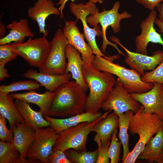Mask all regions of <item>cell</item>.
<instances>
[{
  "instance_id": "1f68e13d",
  "label": "cell",
  "mask_w": 163,
  "mask_h": 163,
  "mask_svg": "<svg viewBox=\"0 0 163 163\" xmlns=\"http://www.w3.org/2000/svg\"><path fill=\"white\" fill-rule=\"evenodd\" d=\"M141 79L145 83L163 84V60L153 70L145 73L141 77Z\"/></svg>"
},
{
  "instance_id": "4fadbf2b",
  "label": "cell",
  "mask_w": 163,
  "mask_h": 163,
  "mask_svg": "<svg viewBox=\"0 0 163 163\" xmlns=\"http://www.w3.org/2000/svg\"><path fill=\"white\" fill-rule=\"evenodd\" d=\"M77 21H67L63 32L68 44L72 46L81 55L85 64H91L94 60V53L91 47L85 40L84 34L81 33L76 26Z\"/></svg>"
},
{
  "instance_id": "6da1fadb",
  "label": "cell",
  "mask_w": 163,
  "mask_h": 163,
  "mask_svg": "<svg viewBox=\"0 0 163 163\" xmlns=\"http://www.w3.org/2000/svg\"><path fill=\"white\" fill-rule=\"evenodd\" d=\"M54 92L55 95L48 115L68 117L85 111L87 98L86 92L75 81H69Z\"/></svg>"
},
{
  "instance_id": "44dd1931",
  "label": "cell",
  "mask_w": 163,
  "mask_h": 163,
  "mask_svg": "<svg viewBox=\"0 0 163 163\" xmlns=\"http://www.w3.org/2000/svg\"><path fill=\"white\" fill-rule=\"evenodd\" d=\"M102 114L99 112L94 113L85 112L66 118H56L49 115L45 117L44 118L51 123L50 126L59 134L81 123L93 122Z\"/></svg>"
},
{
  "instance_id": "7c38bea8",
  "label": "cell",
  "mask_w": 163,
  "mask_h": 163,
  "mask_svg": "<svg viewBox=\"0 0 163 163\" xmlns=\"http://www.w3.org/2000/svg\"><path fill=\"white\" fill-rule=\"evenodd\" d=\"M112 40L120 45L126 52L127 56L124 61L129 66L143 76L146 70H152L163 60V51H155L151 56L131 52L123 45L119 40L114 37Z\"/></svg>"
},
{
  "instance_id": "e575fe53",
  "label": "cell",
  "mask_w": 163,
  "mask_h": 163,
  "mask_svg": "<svg viewBox=\"0 0 163 163\" xmlns=\"http://www.w3.org/2000/svg\"><path fill=\"white\" fill-rule=\"evenodd\" d=\"M98 145V154L96 163H109L110 158L109 156V147L110 142L105 145H102L97 140H94Z\"/></svg>"
},
{
  "instance_id": "2e32d148",
  "label": "cell",
  "mask_w": 163,
  "mask_h": 163,
  "mask_svg": "<svg viewBox=\"0 0 163 163\" xmlns=\"http://www.w3.org/2000/svg\"><path fill=\"white\" fill-rule=\"evenodd\" d=\"M11 129L14 135L13 143L20 153L19 163H30L27 154L35 139V131L22 123L16 124Z\"/></svg>"
},
{
  "instance_id": "7a4b0ae2",
  "label": "cell",
  "mask_w": 163,
  "mask_h": 163,
  "mask_svg": "<svg viewBox=\"0 0 163 163\" xmlns=\"http://www.w3.org/2000/svg\"><path fill=\"white\" fill-rule=\"evenodd\" d=\"M84 79L89 90L87 96L85 111L92 113L98 112L109 92L117 80L113 75L100 71L92 65L84 63L82 68Z\"/></svg>"
},
{
  "instance_id": "484cf974",
  "label": "cell",
  "mask_w": 163,
  "mask_h": 163,
  "mask_svg": "<svg viewBox=\"0 0 163 163\" xmlns=\"http://www.w3.org/2000/svg\"><path fill=\"white\" fill-rule=\"evenodd\" d=\"M13 99L9 93H0V115L8 121L10 129L18 123H24Z\"/></svg>"
},
{
  "instance_id": "7402d4cb",
  "label": "cell",
  "mask_w": 163,
  "mask_h": 163,
  "mask_svg": "<svg viewBox=\"0 0 163 163\" xmlns=\"http://www.w3.org/2000/svg\"><path fill=\"white\" fill-rule=\"evenodd\" d=\"M6 27L9 29V33L0 39V45L10 44L12 42L16 43H22L26 37H32L35 36L29 27L27 20L25 18L20 19L18 21H13Z\"/></svg>"
},
{
  "instance_id": "d590c367",
  "label": "cell",
  "mask_w": 163,
  "mask_h": 163,
  "mask_svg": "<svg viewBox=\"0 0 163 163\" xmlns=\"http://www.w3.org/2000/svg\"><path fill=\"white\" fill-rule=\"evenodd\" d=\"M48 163H71L64 152L60 150H53L48 158Z\"/></svg>"
},
{
  "instance_id": "5bb4252c",
  "label": "cell",
  "mask_w": 163,
  "mask_h": 163,
  "mask_svg": "<svg viewBox=\"0 0 163 163\" xmlns=\"http://www.w3.org/2000/svg\"><path fill=\"white\" fill-rule=\"evenodd\" d=\"M153 84L152 88L147 91L129 94L143 106L144 112L156 114L163 120V84Z\"/></svg>"
},
{
  "instance_id": "7bdbcfd3",
  "label": "cell",
  "mask_w": 163,
  "mask_h": 163,
  "mask_svg": "<svg viewBox=\"0 0 163 163\" xmlns=\"http://www.w3.org/2000/svg\"><path fill=\"white\" fill-rule=\"evenodd\" d=\"M89 1L95 4L97 2L100 4H102L103 3V0H88Z\"/></svg>"
},
{
  "instance_id": "f1b7e54d",
  "label": "cell",
  "mask_w": 163,
  "mask_h": 163,
  "mask_svg": "<svg viewBox=\"0 0 163 163\" xmlns=\"http://www.w3.org/2000/svg\"><path fill=\"white\" fill-rule=\"evenodd\" d=\"M40 86V84L35 81H19L13 82L8 85H1L0 93L9 94L21 90H35L38 89Z\"/></svg>"
},
{
  "instance_id": "30bf717a",
  "label": "cell",
  "mask_w": 163,
  "mask_h": 163,
  "mask_svg": "<svg viewBox=\"0 0 163 163\" xmlns=\"http://www.w3.org/2000/svg\"><path fill=\"white\" fill-rule=\"evenodd\" d=\"M35 131L36 139L28 151L27 159L30 163H48L58 133L50 126Z\"/></svg>"
},
{
  "instance_id": "836d02e7",
  "label": "cell",
  "mask_w": 163,
  "mask_h": 163,
  "mask_svg": "<svg viewBox=\"0 0 163 163\" xmlns=\"http://www.w3.org/2000/svg\"><path fill=\"white\" fill-rule=\"evenodd\" d=\"M6 119L0 115V139L4 142H13L14 135L12 130L8 129Z\"/></svg>"
},
{
  "instance_id": "52a82bcc",
  "label": "cell",
  "mask_w": 163,
  "mask_h": 163,
  "mask_svg": "<svg viewBox=\"0 0 163 163\" xmlns=\"http://www.w3.org/2000/svg\"><path fill=\"white\" fill-rule=\"evenodd\" d=\"M11 48L31 66L41 68L45 63L50 51L51 42L43 36L32 39L29 37L25 42L10 43Z\"/></svg>"
},
{
  "instance_id": "5b68a950",
  "label": "cell",
  "mask_w": 163,
  "mask_h": 163,
  "mask_svg": "<svg viewBox=\"0 0 163 163\" xmlns=\"http://www.w3.org/2000/svg\"><path fill=\"white\" fill-rule=\"evenodd\" d=\"M112 110H109L92 122H83L58 134L53 150L73 149L79 151L86 150L88 137L93 127L99 120L105 117Z\"/></svg>"
},
{
  "instance_id": "4316f807",
  "label": "cell",
  "mask_w": 163,
  "mask_h": 163,
  "mask_svg": "<svg viewBox=\"0 0 163 163\" xmlns=\"http://www.w3.org/2000/svg\"><path fill=\"white\" fill-rule=\"evenodd\" d=\"M134 112L129 110L118 115L119 117V137L123 146L122 163L130 152L129 148V137L128 130L130 121L134 115Z\"/></svg>"
},
{
  "instance_id": "74e56055",
  "label": "cell",
  "mask_w": 163,
  "mask_h": 163,
  "mask_svg": "<svg viewBox=\"0 0 163 163\" xmlns=\"http://www.w3.org/2000/svg\"><path fill=\"white\" fill-rule=\"evenodd\" d=\"M5 66L0 65V81H3L6 78L10 76L8 73L7 69L5 68Z\"/></svg>"
},
{
  "instance_id": "ffe728a7",
  "label": "cell",
  "mask_w": 163,
  "mask_h": 163,
  "mask_svg": "<svg viewBox=\"0 0 163 163\" xmlns=\"http://www.w3.org/2000/svg\"><path fill=\"white\" fill-rule=\"evenodd\" d=\"M23 75L26 78L34 80L38 82L41 86L52 92L69 81L72 78L70 73L61 75H52L40 72H38L32 69L27 70Z\"/></svg>"
},
{
  "instance_id": "3957f363",
  "label": "cell",
  "mask_w": 163,
  "mask_h": 163,
  "mask_svg": "<svg viewBox=\"0 0 163 163\" xmlns=\"http://www.w3.org/2000/svg\"><path fill=\"white\" fill-rule=\"evenodd\" d=\"M141 105L139 110L133 115L129 124L128 130L131 135L137 134L138 142L123 163H133L146 144L153 135L162 128V120L157 114L144 112Z\"/></svg>"
},
{
  "instance_id": "603a6c76",
  "label": "cell",
  "mask_w": 163,
  "mask_h": 163,
  "mask_svg": "<svg viewBox=\"0 0 163 163\" xmlns=\"http://www.w3.org/2000/svg\"><path fill=\"white\" fill-rule=\"evenodd\" d=\"M13 99L24 101L28 103L37 105L43 117L48 115V113L55 95L54 91H46L43 94L37 93L34 90L29 91L23 93H10Z\"/></svg>"
},
{
  "instance_id": "83f0119b",
  "label": "cell",
  "mask_w": 163,
  "mask_h": 163,
  "mask_svg": "<svg viewBox=\"0 0 163 163\" xmlns=\"http://www.w3.org/2000/svg\"><path fill=\"white\" fill-rule=\"evenodd\" d=\"M64 152L71 163H96L98 150L97 149L90 152L69 149L66 150Z\"/></svg>"
},
{
  "instance_id": "ba28073f",
  "label": "cell",
  "mask_w": 163,
  "mask_h": 163,
  "mask_svg": "<svg viewBox=\"0 0 163 163\" xmlns=\"http://www.w3.org/2000/svg\"><path fill=\"white\" fill-rule=\"evenodd\" d=\"M69 6L70 11L76 17V21L80 20L82 22L85 38L92 49L94 54L113 61L116 59L115 56H107L104 55L97 44L96 36H102L100 27L98 25L92 28L87 24V17L89 15L99 12L95 4L89 1L85 4L81 2L76 4L72 2L70 3Z\"/></svg>"
},
{
  "instance_id": "8d00e7d4",
  "label": "cell",
  "mask_w": 163,
  "mask_h": 163,
  "mask_svg": "<svg viewBox=\"0 0 163 163\" xmlns=\"http://www.w3.org/2000/svg\"><path fill=\"white\" fill-rule=\"evenodd\" d=\"M136 2L142 5L145 8L152 11L158 7L163 0H136Z\"/></svg>"
},
{
  "instance_id": "f546056e",
  "label": "cell",
  "mask_w": 163,
  "mask_h": 163,
  "mask_svg": "<svg viewBox=\"0 0 163 163\" xmlns=\"http://www.w3.org/2000/svg\"><path fill=\"white\" fill-rule=\"evenodd\" d=\"M20 153L13 143L0 141V163H19Z\"/></svg>"
},
{
  "instance_id": "ee69618b",
  "label": "cell",
  "mask_w": 163,
  "mask_h": 163,
  "mask_svg": "<svg viewBox=\"0 0 163 163\" xmlns=\"http://www.w3.org/2000/svg\"><path fill=\"white\" fill-rule=\"evenodd\" d=\"M162 130L163 131V120H162Z\"/></svg>"
},
{
  "instance_id": "ab89813d",
  "label": "cell",
  "mask_w": 163,
  "mask_h": 163,
  "mask_svg": "<svg viewBox=\"0 0 163 163\" xmlns=\"http://www.w3.org/2000/svg\"><path fill=\"white\" fill-rule=\"evenodd\" d=\"M2 14L0 15V39L4 37L6 32V26H5L2 20Z\"/></svg>"
},
{
  "instance_id": "8fae6325",
  "label": "cell",
  "mask_w": 163,
  "mask_h": 163,
  "mask_svg": "<svg viewBox=\"0 0 163 163\" xmlns=\"http://www.w3.org/2000/svg\"><path fill=\"white\" fill-rule=\"evenodd\" d=\"M140 105L117 80L115 85L103 102L101 108L105 111L113 110L118 115L129 110L135 113L139 110Z\"/></svg>"
},
{
  "instance_id": "9c48e42d",
  "label": "cell",
  "mask_w": 163,
  "mask_h": 163,
  "mask_svg": "<svg viewBox=\"0 0 163 163\" xmlns=\"http://www.w3.org/2000/svg\"><path fill=\"white\" fill-rule=\"evenodd\" d=\"M51 42L50 51L39 72L52 75L65 74L67 65L66 47L68 43L60 28L58 29Z\"/></svg>"
},
{
  "instance_id": "60d3db41",
  "label": "cell",
  "mask_w": 163,
  "mask_h": 163,
  "mask_svg": "<svg viewBox=\"0 0 163 163\" xmlns=\"http://www.w3.org/2000/svg\"><path fill=\"white\" fill-rule=\"evenodd\" d=\"M157 8L159 12L158 19L163 22V2L161 4H160Z\"/></svg>"
},
{
  "instance_id": "8992f818",
  "label": "cell",
  "mask_w": 163,
  "mask_h": 163,
  "mask_svg": "<svg viewBox=\"0 0 163 163\" xmlns=\"http://www.w3.org/2000/svg\"><path fill=\"white\" fill-rule=\"evenodd\" d=\"M120 6V2L117 1L111 9L90 15L87 17L86 20L87 23L93 27L98 26L99 23L101 25L103 38L101 50L103 53H105L107 46L110 45L115 48L119 53L126 56L118 48L116 44L112 43L108 40L106 35V30L109 26L111 27L114 33H118L121 30L120 22L121 20L132 17L131 14L126 11L120 13L118 11Z\"/></svg>"
},
{
  "instance_id": "ac0fdd59",
  "label": "cell",
  "mask_w": 163,
  "mask_h": 163,
  "mask_svg": "<svg viewBox=\"0 0 163 163\" xmlns=\"http://www.w3.org/2000/svg\"><path fill=\"white\" fill-rule=\"evenodd\" d=\"M66 54L68 62L65 73H70L72 78L86 92L88 87L82 75V68L84 62L80 53L72 46L67 44L66 47Z\"/></svg>"
},
{
  "instance_id": "cb8c5ba5",
  "label": "cell",
  "mask_w": 163,
  "mask_h": 163,
  "mask_svg": "<svg viewBox=\"0 0 163 163\" xmlns=\"http://www.w3.org/2000/svg\"><path fill=\"white\" fill-rule=\"evenodd\" d=\"M14 102L27 126L34 130L50 126L51 123L44 118L41 113L34 110L28 103L18 99Z\"/></svg>"
},
{
  "instance_id": "9a60e30c",
  "label": "cell",
  "mask_w": 163,
  "mask_h": 163,
  "mask_svg": "<svg viewBox=\"0 0 163 163\" xmlns=\"http://www.w3.org/2000/svg\"><path fill=\"white\" fill-rule=\"evenodd\" d=\"M157 14L155 9L151 11L148 17L140 23L141 32L135 40L136 53L147 55V46L150 42L163 46L161 35L157 33L154 27Z\"/></svg>"
},
{
  "instance_id": "b9f144b4",
  "label": "cell",
  "mask_w": 163,
  "mask_h": 163,
  "mask_svg": "<svg viewBox=\"0 0 163 163\" xmlns=\"http://www.w3.org/2000/svg\"><path fill=\"white\" fill-rule=\"evenodd\" d=\"M155 23L159 28L158 31L163 33V22L161 21L158 18H156Z\"/></svg>"
},
{
  "instance_id": "e0dca14e",
  "label": "cell",
  "mask_w": 163,
  "mask_h": 163,
  "mask_svg": "<svg viewBox=\"0 0 163 163\" xmlns=\"http://www.w3.org/2000/svg\"><path fill=\"white\" fill-rule=\"evenodd\" d=\"M60 14V11L51 0H37L33 6L29 8L27 13L30 18L37 22L40 34L46 37L48 34V31L45 29L46 19L51 14Z\"/></svg>"
},
{
  "instance_id": "d6a6232c",
  "label": "cell",
  "mask_w": 163,
  "mask_h": 163,
  "mask_svg": "<svg viewBox=\"0 0 163 163\" xmlns=\"http://www.w3.org/2000/svg\"><path fill=\"white\" fill-rule=\"evenodd\" d=\"M18 56L10 44L0 45V65L5 64L16 59Z\"/></svg>"
},
{
  "instance_id": "d4e9b609",
  "label": "cell",
  "mask_w": 163,
  "mask_h": 163,
  "mask_svg": "<svg viewBox=\"0 0 163 163\" xmlns=\"http://www.w3.org/2000/svg\"><path fill=\"white\" fill-rule=\"evenodd\" d=\"M137 159L163 163V131L162 128L146 144Z\"/></svg>"
},
{
  "instance_id": "277c9868",
  "label": "cell",
  "mask_w": 163,
  "mask_h": 163,
  "mask_svg": "<svg viewBox=\"0 0 163 163\" xmlns=\"http://www.w3.org/2000/svg\"><path fill=\"white\" fill-rule=\"evenodd\" d=\"M92 65L98 70L118 77L117 80L129 93L145 92L152 89V83L144 82L141 75L136 70L129 69L104 57L94 56Z\"/></svg>"
},
{
  "instance_id": "f35d334b",
  "label": "cell",
  "mask_w": 163,
  "mask_h": 163,
  "mask_svg": "<svg viewBox=\"0 0 163 163\" xmlns=\"http://www.w3.org/2000/svg\"><path fill=\"white\" fill-rule=\"evenodd\" d=\"M69 0L71 1H72V2H73L75 0H59L58 2L56 4L57 5H60V7L58 9L61 12V14L60 15V18H61L63 17V11L64 8L66 3Z\"/></svg>"
},
{
  "instance_id": "4dcf8cb0",
  "label": "cell",
  "mask_w": 163,
  "mask_h": 163,
  "mask_svg": "<svg viewBox=\"0 0 163 163\" xmlns=\"http://www.w3.org/2000/svg\"><path fill=\"white\" fill-rule=\"evenodd\" d=\"M117 128L114 131L109 147L108 154L111 163H118L120 161L121 142L118 141L117 137Z\"/></svg>"
},
{
  "instance_id": "d6986e66",
  "label": "cell",
  "mask_w": 163,
  "mask_h": 163,
  "mask_svg": "<svg viewBox=\"0 0 163 163\" xmlns=\"http://www.w3.org/2000/svg\"><path fill=\"white\" fill-rule=\"evenodd\" d=\"M119 117L113 111L99 120L93 127L91 132L96 133L94 140H98L102 145L110 142L114 130L119 127Z\"/></svg>"
}]
</instances>
